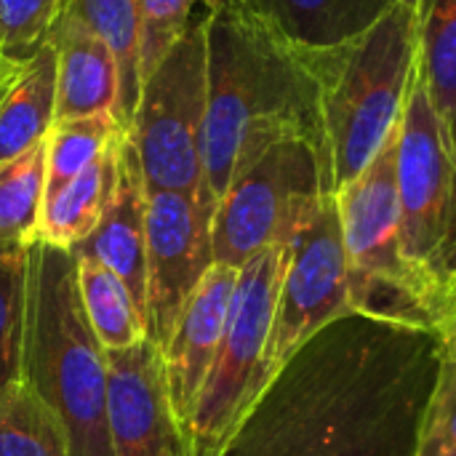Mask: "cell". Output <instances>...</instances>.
<instances>
[{
    "mask_svg": "<svg viewBox=\"0 0 456 456\" xmlns=\"http://www.w3.org/2000/svg\"><path fill=\"white\" fill-rule=\"evenodd\" d=\"M395 182L403 254L430 283L446 318L456 294V160L419 77L398 126Z\"/></svg>",
    "mask_w": 456,
    "mask_h": 456,
    "instance_id": "ba28073f",
    "label": "cell"
},
{
    "mask_svg": "<svg viewBox=\"0 0 456 456\" xmlns=\"http://www.w3.org/2000/svg\"><path fill=\"white\" fill-rule=\"evenodd\" d=\"M72 254H75V273H77V294L86 318L104 353L128 350L144 342L147 339L144 318L134 297L123 286V281L86 251L72 248Z\"/></svg>",
    "mask_w": 456,
    "mask_h": 456,
    "instance_id": "d6986e66",
    "label": "cell"
},
{
    "mask_svg": "<svg viewBox=\"0 0 456 456\" xmlns=\"http://www.w3.org/2000/svg\"><path fill=\"white\" fill-rule=\"evenodd\" d=\"M395 155L398 131L358 179L334 192L347 256L350 307L363 318L438 334L441 302L401 246Z\"/></svg>",
    "mask_w": 456,
    "mask_h": 456,
    "instance_id": "5b68a950",
    "label": "cell"
},
{
    "mask_svg": "<svg viewBox=\"0 0 456 456\" xmlns=\"http://www.w3.org/2000/svg\"><path fill=\"white\" fill-rule=\"evenodd\" d=\"M286 265L289 246H273L240 267L219 353L184 430L190 456H222L267 390L265 355Z\"/></svg>",
    "mask_w": 456,
    "mask_h": 456,
    "instance_id": "8992f818",
    "label": "cell"
},
{
    "mask_svg": "<svg viewBox=\"0 0 456 456\" xmlns=\"http://www.w3.org/2000/svg\"><path fill=\"white\" fill-rule=\"evenodd\" d=\"M331 192L326 155L307 139H283L251 160L216 203L214 262L243 267L273 246H289Z\"/></svg>",
    "mask_w": 456,
    "mask_h": 456,
    "instance_id": "52a82bcc",
    "label": "cell"
},
{
    "mask_svg": "<svg viewBox=\"0 0 456 456\" xmlns=\"http://www.w3.org/2000/svg\"><path fill=\"white\" fill-rule=\"evenodd\" d=\"M200 0H142L139 5V88L190 29L192 5Z\"/></svg>",
    "mask_w": 456,
    "mask_h": 456,
    "instance_id": "484cf974",
    "label": "cell"
},
{
    "mask_svg": "<svg viewBox=\"0 0 456 456\" xmlns=\"http://www.w3.org/2000/svg\"><path fill=\"white\" fill-rule=\"evenodd\" d=\"M449 139H452V150H454V160H456V118L452 123V131H449Z\"/></svg>",
    "mask_w": 456,
    "mask_h": 456,
    "instance_id": "1f68e13d",
    "label": "cell"
},
{
    "mask_svg": "<svg viewBox=\"0 0 456 456\" xmlns=\"http://www.w3.org/2000/svg\"><path fill=\"white\" fill-rule=\"evenodd\" d=\"M144 219H147V187H144L136 150L126 131L118 147V176L107 211L99 227L91 232V238L83 246H77V251H86L88 256L99 259L107 270H112L123 281L142 318L147 310Z\"/></svg>",
    "mask_w": 456,
    "mask_h": 456,
    "instance_id": "5bb4252c",
    "label": "cell"
},
{
    "mask_svg": "<svg viewBox=\"0 0 456 456\" xmlns=\"http://www.w3.org/2000/svg\"><path fill=\"white\" fill-rule=\"evenodd\" d=\"M203 120L206 16L190 24L184 37L139 88L128 136L136 150L147 192L174 190L206 195L200 160Z\"/></svg>",
    "mask_w": 456,
    "mask_h": 456,
    "instance_id": "9c48e42d",
    "label": "cell"
},
{
    "mask_svg": "<svg viewBox=\"0 0 456 456\" xmlns=\"http://www.w3.org/2000/svg\"><path fill=\"white\" fill-rule=\"evenodd\" d=\"M326 64L329 51L291 43L240 0L206 11L200 160L203 187L214 206L235 174L275 142L307 139L326 155Z\"/></svg>",
    "mask_w": 456,
    "mask_h": 456,
    "instance_id": "7a4b0ae2",
    "label": "cell"
},
{
    "mask_svg": "<svg viewBox=\"0 0 456 456\" xmlns=\"http://www.w3.org/2000/svg\"><path fill=\"white\" fill-rule=\"evenodd\" d=\"M56 120V45L51 37L0 94V166L43 142Z\"/></svg>",
    "mask_w": 456,
    "mask_h": 456,
    "instance_id": "e0dca14e",
    "label": "cell"
},
{
    "mask_svg": "<svg viewBox=\"0 0 456 456\" xmlns=\"http://www.w3.org/2000/svg\"><path fill=\"white\" fill-rule=\"evenodd\" d=\"M19 379L64 422L69 456H112L107 353L77 294L75 254L43 240L27 246Z\"/></svg>",
    "mask_w": 456,
    "mask_h": 456,
    "instance_id": "3957f363",
    "label": "cell"
},
{
    "mask_svg": "<svg viewBox=\"0 0 456 456\" xmlns=\"http://www.w3.org/2000/svg\"><path fill=\"white\" fill-rule=\"evenodd\" d=\"M417 77L446 131L456 118V0H417Z\"/></svg>",
    "mask_w": 456,
    "mask_h": 456,
    "instance_id": "ffe728a7",
    "label": "cell"
},
{
    "mask_svg": "<svg viewBox=\"0 0 456 456\" xmlns=\"http://www.w3.org/2000/svg\"><path fill=\"white\" fill-rule=\"evenodd\" d=\"M48 37L56 45V120L115 115L120 75L112 48L69 3Z\"/></svg>",
    "mask_w": 456,
    "mask_h": 456,
    "instance_id": "9a60e30c",
    "label": "cell"
},
{
    "mask_svg": "<svg viewBox=\"0 0 456 456\" xmlns=\"http://www.w3.org/2000/svg\"><path fill=\"white\" fill-rule=\"evenodd\" d=\"M411 456H456V358L441 355Z\"/></svg>",
    "mask_w": 456,
    "mask_h": 456,
    "instance_id": "83f0119b",
    "label": "cell"
},
{
    "mask_svg": "<svg viewBox=\"0 0 456 456\" xmlns=\"http://www.w3.org/2000/svg\"><path fill=\"white\" fill-rule=\"evenodd\" d=\"M67 0H0V56L27 61L61 19Z\"/></svg>",
    "mask_w": 456,
    "mask_h": 456,
    "instance_id": "4316f807",
    "label": "cell"
},
{
    "mask_svg": "<svg viewBox=\"0 0 456 456\" xmlns=\"http://www.w3.org/2000/svg\"><path fill=\"white\" fill-rule=\"evenodd\" d=\"M107 428L112 456H190L150 337L128 350H107Z\"/></svg>",
    "mask_w": 456,
    "mask_h": 456,
    "instance_id": "7c38bea8",
    "label": "cell"
},
{
    "mask_svg": "<svg viewBox=\"0 0 456 456\" xmlns=\"http://www.w3.org/2000/svg\"><path fill=\"white\" fill-rule=\"evenodd\" d=\"M45 184V139L0 166V246L37 240Z\"/></svg>",
    "mask_w": 456,
    "mask_h": 456,
    "instance_id": "603a6c76",
    "label": "cell"
},
{
    "mask_svg": "<svg viewBox=\"0 0 456 456\" xmlns=\"http://www.w3.org/2000/svg\"><path fill=\"white\" fill-rule=\"evenodd\" d=\"M441 355L433 331L339 318L267 385L222 456H411Z\"/></svg>",
    "mask_w": 456,
    "mask_h": 456,
    "instance_id": "6da1fadb",
    "label": "cell"
},
{
    "mask_svg": "<svg viewBox=\"0 0 456 456\" xmlns=\"http://www.w3.org/2000/svg\"><path fill=\"white\" fill-rule=\"evenodd\" d=\"M438 339H441L444 355L456 358V294L449 313H446V318H444V323H441V329H438Z\"/></svg>",
    "mask_w": 456,
    "mask_h": 456,
    "instance_id": "f1b7e54d",
    "label": "cell"
},
{
    "mask_svg": "<svg viewBox=\"0 0 456 456\" xmlns=\"http://www.w3.org/2000/svg\"><path fill=\"white\" fill-rule=\"evenodd\" d=\"M238 275V267L214 262L184 305L168 345L160 350L168 395L182 430H187L198 395L219 353Z\"/></svg>",
    "mask_w": 456,
    "mask_h": 456,
    "instance_id": "4fadbf2b",
    "label": "cell"
},
{
    "mask_svg": "<svg viewBox=\"0 0 456 456\" xmlns=\"http://www.w3.org/2000/svg\"><path fill=\"white\" fill-rule=\"evenodd\" d=\"M347 315L355 313L347 294L342 219L337 198L326 195L310 224L289 243V265L281 281L265 355L267 385L315 334Z\"/></svg>",
    "mask_w": 456,
    "mask_h": 456,
    "instance_id": "30bf717a",
    "label": "cell"
},
{
    "mask_svg": "<svg viewBox=\"0 0 456 456\" xmlns=\"http://www.w3.org/2000/svg\"><path fill=\"white\" fill-rule=\"evenodd\" d=\"M200 3L206 5V11H214V8H219V5H222L224 0H200Z\"/></svg>",
    "mask_w": 456,
    "mask_h": 456,
    "instance_id": "4dcf8cb0",
    "label": "cell"
},
{
    "mask_svg": "<svg viewBox=\"0 0 456 456\" xmlns=\"http://www.w3.org/2000/svg\"><path fill=\"white\" fill-rule=\"evenodd\" d=\"M86 24L112 48L120 75V94L115 107V120L128 131L134 107L139 99V5L142 0H67Z\"/></svg>",
    "mask_w": 456,
    "mask_h": 456,
    "instance_id": "7402d4cb",
    "label": "cell"
},
{
    "mask_svg": "<svg viewBox=\"0 0 456 456\" xmlns=\"http://www.w3.org/2000/svg\"><path fill=\"white\" fill-rule=\"evenodd\" d=\"M123 134L126 131H120L115 142L88 168H83L72 182H67L56 195H51L43 203L37 240L72 251L91 238L115 190L118 147H120Z\"/></svg>",
    "mask_w": 456,
    "mask_h": 456,
    "instance_id": "ac0fdd59",
    "label": "cell"
},
{
    "mask_svg": "<svg viewBox=\"0 0 456 456\" xmlns=\"http://www.w3.org/2000/svg\"><path fill=\"white\" fill-rule=\"evenodd\" d=\"M112 112H99L75 120H53L45 136V184L43 203L88 168L120 134Z\"/></svg>",
    "mask_w": 456,
    "mask_h": 456,
    "instance_id": "cb8c5ba5",
    "label": "cell"
},
{
    "mask_svg": "<svg viewBox=\"0 0 456 456\" xmlns=\"http://www.w3.org/2000/svg\"><path fill=\"white\" fill-rule=\"evenodd\" d=\"M27 246H0V390L19 379Z\"/></svg>",
    "mask_w": 456,
    "mask_h": 456,
    "instance_id": "d4e9b609",
    "label": "cell"
},
{
    "mask_svg": "<svg viewBox=\"0 0 456 456\" xmlns=\"http://www.w3.org/2000/svg\"><path fill=\"white\" fill-rule=\"evenodd\" d=\"M216 206L206 195L147 192V310L144 326L150 342L163 350L174 326L214 265L211 224Z\"/></svg>",
    "mask_w": 456,
    "mask_h": 456,
    "instance_id": "8fae6325",
    "label": "cell"
},
{
    "mask_svg": "<svg viewBox=\"0 0 456 456\" xmlns=\"http://www.w3.org/2000/svg\"><path fill=\"white\" fill-rule=\"evenodd\" d=\"M273 29L310 51L339 48L363 35L398 0H240Z\"/></svg>",
    "mask_w": 456,
    "mask_h": 456,
    "instance_id": "2e32d148",
    "label": "cell"
},
{
    "mask_svg": "<svg viewBox=\"0 0 456 456\" xmlns=\"http://www.w3.org/2000/svg\"><path fill=\"white\" fill-rule=\"evenodd\" d=\"M21 64H24V61H13V59L0 56V94H3V88L16 77V72L21 69Z\"/></svg>",
    "mask_w": 456,
    "mask_h": 456,
    "instance_id": "f546056e",
    "label": "cell"
},
{
    "mask_svg": "<svg viewBox=\"0 0 456 456\" xmlns=\"http://www.w3.org/2000/svg\"><path fill=\"white\" fill-rule=\"evenodd\" d=\"M0 456H69L64 422L21 379L0 390Z\"/></svg>",
    "mask_w": 456,
    "mask_h": 456,
    "instance_id": "44dd1931",
    "label": "cell"
},
{
    "mask_svg": "<svg viewBox=\"0 0 456 456\" xmlns=\"http://www.w3.org/2000/svg\"><path fill=\"white\" fill-rule=\"evenodd\" d=\"M417 80V0H398L363 35L331 48L323 128L331 192L358 179L395 136Z\"/></svg>",
    "mask_w": 456,
    "mask_h": 456,
    "instance_id": "277c9868",
    "label": "cell"
}]
</instances>
